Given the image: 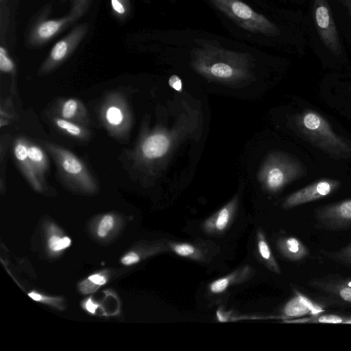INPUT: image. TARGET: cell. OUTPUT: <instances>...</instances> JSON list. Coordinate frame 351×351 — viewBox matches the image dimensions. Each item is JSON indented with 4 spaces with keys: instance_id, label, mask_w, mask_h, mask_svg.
Listing matches in <instances>:
<instances>
[{
    "instance_id": "28",
    "label": "cell",
    "mask_w": 351,
    "mask_h": 351,
    "mask_svg": "<svg viewBox=\"0 0 351 351\" xmlns=\"http://www.w3.org/2000/svg\"><path fill=\"white\" fill-rule=\"evenodd\" d=\"M71 245L69 237L60 238L58 236H52L49 240V247L51 250L59 251L68 247Z\"/></svg>"
},
{
    "instance_id": "22",
    "label": "cell",
    "mask_w": 351,
    "mask_h": 351,
    "mask_svg": "<svg viewBox=\"0 0 351 351\" xmlns=\"http://www.w3.org/2000/svg\"><path fill=\"white\" fill-rule=\"evenodd\" d=\"M27 154L35 171L42 180L49 168V160L46 154L39 146L30 143L28 144Z\"/></svg>"
},
{
    "instance_id": "3",
    "label": "cell",
    "mask_w": 351,
    "mask_h": 351,
    "mask_svg": "<svg viewBox=\"0 0 351 351\" xmlns=\"http://www.w3.org/2000/svg\"><path fill=\"white\" fill-rule=\"evenodd\" d=\"M71 10L60 19L37 21L31 27L27 38L29 47H39L77 22L89 9L92 0H70Z\"/></svg>"
},
{
    "instance_id": "5",
    "label": "cell",
    "mask_w": 351,
    "mask_h": 351,
    "mask_svg": "<svg viewBox=\"0 0 351 351\" xmlns=\"http://www.w3.org/2000/svg\"><path fill=\"white\" fill-rule=\"evenodd\" d=\"M56 161L58 169L63 177L80 188L91 191L95 187V180L84 164L75 155L56 145H45Z\"/></svg>"
},
{
    "instance_id": "6",
    "label": "cell",
    "mask_w": 351,
    "mask_h": 351,
    "mask_svg": "<svg viewBox=\"0 0 351 351\" xmlns=\"http://www.w3.org/2000/svg\"><path fill=\"white\" fill-rule=\"evenodd\" d=\"M304 174L305 170L300 162L278 154L270 159V162L265 169V182L268 189L276 191Z\"/></svg>"
},
{
    "instance_id": "34",
    "label": "cell",
    "mask_w": 351,
    "mask_h": 351,
    "mask_svg": "<svg viewBox=\"0 0 351 351\" xmlns=\"http://www.w3.org/2000/svg\"><path fill=\"white\" fill-rule=\"evenodd\" d=\"M344 5V6L347 8L348 12L351 18V0H339Z\"/></svg>"
},
{
    "instance_id": "16",
    "label": "cell",
    "mask_w": 351,
    "mask_h": 351,
    "mask_svg": "<svg viewBox=\"0 0 351 351\" xmlns=\"http://www.w3.org/2000/svg\"><path fill=\"white\" fill-rule=\"evenodd\" d=\"M253 274L252 268L243 266L232 273L213 281L208 286L209 291L214 294L225 292L230 287L247 280Z\"/></svg>"
},
{
    "instance_id": "32",
    "label": "cell",
    "mask_w": 351,
    "mask_h": 351,
    "mask_svg": "<svg viewBox=\"0 0 351 351\" xmlns=\"http://www.w3.org/2000/svg\"><path fill=\"white\" fill-rule=\"evenodd\" d=\"M88 280L93 283H95L98 285H104L106 282V278L99 274H94L89 276Z\"/></svg>"
},
{
    "instance_id": "18",
    "label": "cell",
    "mask_w": 351,
    "mask_h": 351,
    "mask_svg": "<svg viewBox=\"0 0 351 351\" xmlns=\"http://www.w3.org/2000/svg\"><path fill=\"white\" fill-rule=\"evenodd\" d=\"M169 142L167 137L162 134H156L147 138L141 145L143 156L154 159L163 156L167 151Z\"/></svg>"
},
{
    "instance_id": "24",
    "label": "cell",
    "mask_w": 351,
    "mask_h": 351,
    "mask_svg": "<svg viewBox=\"0 0 351 351\" xmlns=\"http://www.w3.org/2000/svg\"><path fill=\"white\" fill-rule=\"evenodd\" d=\"M105 120L112 128L119 127L125 119V114L123 110L118 105L112 104L109 106L105 112Z\"/></svg>"
},
{
    "instance_id": "14",
    "label": "cell",
    "mask_w": 351,
    "mask_h": 351,
    "mask_svg": "<svg viewBox=\"0 0 351 351\" xmlns=\"http://www.w3.org/2000/svg\"><path fill=\"white\" fill-rule=\"evenodd\" d=\"M237 202L232 200L205 220L202 226L204 232L211 235L226 232L233 220Z\"/></svg>"
},
{
    "instance_id": "7",
    "label": "cell",
    "mask_w": 351,
    "mask_h": 351,
    "mask_svg": "<svg viewBox=\"0 0 351 351\" xmlns=\"http://www.w3.org/2000/svg\"><path fill=\"white\" fill-rule=\"evenodd\" d=\"M88 27V23L80 24L58 40L42 64L38 73L42 75L48 73L63 63L84 39Z\"/></svg>"
},
{
    "instance_id": "9",
    "label": "cell",
    "mask_w": 351,
    "mask_h": 351,
    "mask_svg": "<svg viewBox=\"0 0 351 351\" xmlns=\"http://www.w3.org/2000/svg\"><path fill=\"white\" fill-rule=\"evenodd\" d=\"M315 226L330 230L351 227V199L317 208L315 212Z\"/></svg>"
},
{
    "instance_id": "17",
    "label": "cell",
    "mask_w": 351,
    "mask_h": 351,
    "mask_svg": "<svg viewBox=\"0 0 351 351\" xmlns=\"http://www.w3.org/2000/svg\"><path fill=\"white\" fill-rule=\"evenodd\" d=\"M276 246L279 252L290 261H302L309 254L308 247L294 237L286 236L279 238L276 241Z\"/></svg>"
},
{
    "instance_id": "10",
    "label": "cell",
    "mask_w": 351,
    "mask_h": 351,
    "mask_svg": "<svg viewBox=\"0 0 351 351\" xmlns=\"http://www.w3.org/2000/svg\"><path fill=\"white\" fill-rule=\"evenodd\" d=\"M341 182L330 178L319 180L288 196L282 204L285 209L309 203L325 197L339 189Z\"/></svg>"
},
{
    "instance_id": "2",
    "label": "cell",
    "mask_w": 351,
    "mask_h": 351,
    "mask_svg": "<svg viewBox=\"0 0 351 351\" xmlns=\"http://www.w3.org/2000/svg\"><path fill=\"white\" fill-rule=\"evenodd\" d=\"M195 52V65L202 71L212 76L227 79L239 70V64L245 60L243 54L205 44Z\"/></svg>"
},
{
    "instance_id": "23",
    "label": "cell",
    "mask_w": 351,
    "mask_h": 351,
    "mask_svg": "<svg viewBox=\"0 0 351 351\" xmlns=\"http://www.w3.org/2000/svg\"><path fill=\"white\" fill-rule=\"evenodd\" d=\"M54 124L62 131L75 138H83L88 136V131L78 123L62 117H54Z\"/></svg>"
},
{
    "instance_id": "27",
    "label": "cell",
    "mask_w": 351,
    "mask_h": 351,
    "mask_svg": "<svg viewBox=\"0 0 351 351\" xmlns=\"http://www.w3.org/2000/svg\"><path fill=\"white\" fill-rule=\"evenodd\" d=\"M14 64L9 57L6 49L3 47H0V70L3 73H13Z\"/></svg>"
},
{
    "instance_id": "29",
    "label": "cell",
    "mask_w": 351,
    "mask_h": 351,
    "mask_svg": "<svg viewBox=\"0 0 351 351\" xmlns=\"http://www.w3.org/2000/svg\"><path fill=\"white\" fill-rule=\"evenodd\" d=\"M113 218L110 215H106L103 217L98 227V234L101 237H105L108 231L113 226Z\"/></svg>"
},
{
    "instance_id": "35",
    "label": "cell",
    "mask_w": 351,
    "mask_h": 351,
    "mask_svg": "<svg viewBox=\"0 0 351 351\" xmlns=\"http://www.w3.org/2000/svg\"><path fill=\"white\" fill-rule=\"evenodd\" d=\"M29 296L36 301H39L42 298L41 295L34 292L29 293Z\"/></svg>"
},
{
    "instance_id": "4",
    "label": "cell",
    "mask_w": 351,
    "mask_h": 351,
    "mask_svg": "<svg viewBox=\"0 0 351 351\" xmlns=\"http://www.w3.org/2000/svg\"><path fill=\"white\" fill-rule=\"evenodd\" d=\"M242 28L267 36L279 34L278 27L241 0H208Z\"/></svg>"
},
{
    "instance_id": "1",
    "label": "cell",
    "mask_w": 351,
    "mask_h": 351,
    "mask_svg": "<svg viewBox=\"0 0 351 351\" xmlns=\"http://www.w3.org/2000/svg\"><path fill=\"white\" fill-rule=\"evenodd\" d=\"M297 125L313 145L335 158L351 157V144L332 130L318 112L306 110L297 117Z\"/></svg>"
},
{
    "instance_id": "21",
    "label": "cell",
    "mask_w": 351,
    "mask_h": 351,
    "mask_svg": "<svg viewBox=\"0 0 351 351\" xmlns=\"http://www.w3.org/2000/svg\"><path fill=\"white\" fill-rule=\"evenodd\" d=\"M287 323H324V324H351V316L336 314H317L304 318L285 319Z\"/></svg>"
},
{
    "instance_id": "25",
    "label": "cell",
    "mask_w": 351,
    "mask_h": 351,
    "mask_svg": "<svg viewBox=\"0 0 351 351\" xmlns=\"http://www.w3.org/2000/svg\"><path fill=\"white\" fill-rule=\"evenodd\" d=\"M114 15L119 20L125 19L131 11L130 0H111Z\"/></svg>"
},
{
    "instance_id": "15",
    "label": "cell",
    "mask_w": 351,
    "mask_h": 351,
    "mask_svg": "<svg viewBox=\"0 0 351 351\" xmlns=\"http://www.w3.org/2000/svg\"><path fill=\"white\" fill-rule=\"evenodd\" d=\"M168 247L176 255L197 262H206L211 254L202 243L173 242L168 243Z\"/></svg>"
},
{
    "instance_id": "30",
    "label": "cell",
    "mask_w": 351,
    "mask_h": 351,
    "mask_svg": "<svg viewBox=\"0 0 351 351\" xmlns=\"http://www.w3.org/2000/svg\"><path fill=\"white\" fill-rule=\"evenodd\" d=\"M139 259L140 258L138 255L135 252H132L123 257L121 262L124 265H129L137 263Z\"/></svg>"
},
{
    "instance_id": "19",
    "label": "cell",
    "mask_w": 351,
    "mask_h": 351,
    "mask_svg": "<svg viewBox=\"0 0 351 351\" xmlns=\"http://www.w3.org/2000/svg\"><path fill=\"white\" fill-rule=\"evenodd\" d=\"M59 114L60 117L72 121H83L87 119L85 108L75 99L64 101L59 108Z\"/></svg>"
},
{
    "instance_id": "11",
    "label": "cell",
    "mask_w": 351,
    "mask_h": 351,
    "mask_svg": "<svg viewBox=\"0 0 351 351\" xmlns=\"http://www.w3.org/2000/svg\"><path fill=\"white\" fill-rule=\"evenodd\" d=\"M308 285L339 304L351 305V279L327 276L311 280Z\"/></svg>"
},
{
    "instance_id": "31",
    "label": "cell",
    "mask_w": 351,
    "mask_h": 351,
    "mask_svg": "<svg viewBox=\"0 0 351 351\" xmlns=\"http://www.w3.org/2000/svg\"><path fill=\"white\" fill-rule=\"evenodd\" d=\"M169 84L171 87L174 88L176 90L181 91L182 90V82L180 78L176 75H171L169 79Z\"/></svg>"
},
{
    "instance_id": "26",
    "label": "cell",
    "mask_w": 351,
    "mask_h": 351,
    "mask_svg": "<svg viewBox=\"0 0 351 351\" xmlns=\"http://www.w3.org/2000/svg\"><path fill=\"white\" fill-rule=\"evenodd\" d=\"M328 256L338 263L351 267V242L339 251L328 253Z\"/></svg>"
},
{
    "instance_id": "13",
    "label": "cell",
    "mask_w": 351,
    "mask_h": 351,
    "mask_svg": "<svg viewBox=\"0 0 351 351\" xmlns=\"http://www.w3.org/2000/svg\"><path fill=\"white\" fill-rule=\"evenodd\" d=\"M27 149V141L23 137H19L15 140L13 153L17 164L32 187L40 191L42 189V180L28 158Z\"/></svg>"
},
{
    "instance_id": "12",
    "label": "cell",
    "mask_w": 351,
    "mask_h": 351,
    "mask_svg": "<svg viewBox=\"0 0 351 351\" xmlns=\"http://www.w3.org/2000/svg\"><path fill=\"white\" fill-rule=\"evenodd\" d=\"M323 311L319 305L308 298L295 291V295L284 305L281 310L283 319H297L306 315H317Z\"/></svg>"
},
{
    "instance_id": "33",
    "label": "cell",
    "mask_w": 351,
    "mask_h": 351,
    "mask_svg": "<svg viewBox=\"0 0 351 351\" xmlns=\"http://www.w3.org/2000/svg\"><path fill=\"white\" fill-rule=\"evenodd\" d=\"M86 309L92 313H94L96 308H97V305H96L95 304H94L91 300H88L86 304Z\"/></svg>"
},
{
    "instance_id": "20",
    "label": "cell",
    "mask_w": 351,
    "mask_h": 351,
    "mask_svg": "<svg viewBox=\"0 0 351 351\" xmlns=\"http://www.w3.org/2000/svg\"><path fill=\"white\" fill-rule=\"evenodd\" d=\"M257 236V249L258 254L265 265L278 274L281 273L280 267L275 259L263 232L259 230Z\"/></svg>"
},
{
    "instance_id": "8",
    "label": "cell",
    "mask_w": 351,
    "mask_h": 351,
    "mask_svg": "<svg viewBox=\"0 0 351 351\" xmlns=\"http://www.w3.org/2000/svg\"><path fill=\"white\" fill-rule=\"evenodd\" d=\"M313 15L317 32L324 45L334 55L341 54L339 37L326 0H313Z\"/></svg>"
}]
</instances>
